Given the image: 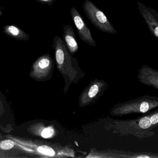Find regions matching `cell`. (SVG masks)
Wrapping results in <instances>:
<instances>
[{
	"instance_id": "cell-8",
	"label": "cell",
	"mask_w": 158,
	"mask_h": 158,
	"mask_svg": "<svg viewBox=\"0 0 158 158\" xmlns=\"http://www.w3.org/2000/svg\"><path fill=\"white\" fill-rule=\"evenodd\" d=\"M14 145V142L12 140L7 139L0 142V148L4 150H8L12 148Z\"/></svg>"
},
{
	"instance_id": "cell-4",
	"label": "cell",
	"mask_w": 158,
	"mask_h": 158,
	"mask_svg": "<svg viewBox=\"0 0 158 158\" xmlns=\"http://www.w3.org/2000/svg\"><path fill=\"white\" fill-rule=\"evenodd\" d=\"M64 42L69 51L73 54L78 49V44L76 39L73 27L69 25H65L64 27Z\"/></svg>"
},
{
	"instance_id": "cell-2",
	"label": "cell",
	"mask_w": 158,
	"mask_h": 158,
	"mask_svg": "<svg viewBox=\"0 0 158 158\" xmlns=\"http://www.w3.org/2000/svg\"><path fill=\"white\" fill-rule=\"evenodd\" d=\"M71 16L76 27L77 29L80 39L84 42L91 46H96V44L91 35L90 30L85 23L82 16L74 7L72 8L70 11Z\"/></svg>"
},
{
	"instance_id": "cell-11",
	"label": "cell",
	"mask_w": 158,
	"mask_h": 158,
	"mask_svg": "<svg viewBox=\"0 0 158 158\" xmlns=\"http://www.w3.org/2000/svg\"><path fill=\"white\" fill-rule=\"evenodd\" d=\"M98 91V87L97 85H94L90 88L89 92V96L90 98H92L95 97Z\"/></svg>"
},
{
	"instance_id": "cell-3",
	"label": "cell",
	"mask_w": 158,
	"mask_h": 158,
	"mask_svg": "<svg viewBox=\"0 0 158 158\" xmlns=\"http://www.w3.org/2000/svg\"><path fill=\"white\" fill-rule=\"evenodd\" d=\"M140 14L145 20L148 28L153 36L158 40V13L151 8L138 2Z\"/></svg>"
},
{
	"instance_id": "cell-7",
	"label": "cell",
	"mask_w": 158,
	"mask_h": 158,
	"mask_svg": "<svg viewBox=\"0 0 158 158\" xmlns=\"http://www.w3.org/2000/svg\"><path fill=\"white\" fill-rule=\"evenodd\" d=\"M38 151L40 153L48 156H53L55 155V152L51 147L46 145H42L38 148Z\"/></svg>"
},
{
	"instance_id": "cell-17",
	"label": "cell",
	"mask_w": 158,
	"mask_h": 158,
	"mask_svg": "<svg viewBox=\"0 0 158 158\" xmlns=\"http://www.w3.org/2000/svg\"><path fill=\"white\" fill-rule=\"evenodd\" d=\"M52 1H53V2H54L55 1V0H52Z\"/></svg>"
},
{
	"instance_id": "cell-6",
	"label": "cell",
	"mask_w": 158,
	"mask_h": 158,
	"mask_svg": "<svg viewBox=\"0 0 158 158\" xmlns=\"http://www.w3.org/2000/svg\"><path fill=\"white\" fill-rule=\"evenodd\" d=\"M52 60L48 54L40 57L34 64V71L43 72L47 70L51 64Z\"/></svg>"
},
{
	"instance_id": "cell-15",
	"label": "cell",
	"mask_w": 158,
	"mask_h": 158,
	"mask_svg": "<svg viewBox=\"0 0 158 158\" xmlns=\"http://www.w3.org/2000/svg\"><path fill=\"white\" fill-rule=\"evenodd\" d=\"M138 158H149V157L148 156H146V155H140V156H138Z\"/></svg>"
},
{
	"instance_id": "cell-9",
	"label": "cell",
	"mask_w": 158,
	"mask_h": 158,
	"mask_svg": "<svg viewBox=\"0 0 158 158\" xmlns=\"http://www.w3.org/2000/svg\"><path fill=\"white\" fill-rule=\"evenodd\" d=\"M150 119L149 117H145L142 118L139 122V126L141 128L147 129L151 125Z\"/></svg>"
},
{
	"instance_id": "cell-13",
	"label": "cell",
	"mask_w": 158,
	"mask_h": 158,
	"mask_svg": "<svg viewBox=\"0 0 158 158\" xmlns=\"http://www.w3.org/2000/svg\"><path fill=\"white\" fill-rule=\"evenodd\" d=\"M152 124H156L158 123V114H156L152 115L150 119Z\"/></svg>"
},
{
	"instance_id": "cell-10",
	"label": "cell",
	"mask_w": 158,
	"mask_h": 158,
	"mask_svg": "<svg viewBox=\"0 0 158 158\" xmlns=\"http://www.w3.org/2000/svg\"><path fill=\"white\" fill-rule=\"evenodd\" d=\"M54 134V130L52 127H48L45 128L41 133V136L45 138H48L52 136Z\"/></svg>"
},
{
	"instance_id": "cell-5",
	"label": "cell",
	"mask_w": 158,
	"mask_h": 158,
	"mask_svg": "<svg viewBox=\"0 0 158 158\" xmlns=\"http://www.w3.org/2000/svg\"><path fill=\"white\" fill-rule=\"evenodd\" d=\"M3 33L10 37L21 41L29 40V36L20 27L13 25H8L3 27Z\"/></svg>"
},
{
	"instance_id": "cell-14",
	"label": "cell",
	"mask_w": 158,
	"mask_h": 158,
	"mask_svg": "<svg viewBox=\"0 0 158 158\" xmlns=\"http://www.w3.org/2000/svg\"><path fill=\"white\" fill-rule=\"evenodd\" d=\"M36 1L43 4H47L48 5H52L53 3V1L52 0H36Z\"/></svg>"
},
{
	"instance_id": "cell-12",
	"label": "cell",
	"mask_w": 158,
	"mask_h": 158,
	"mask_svg": "<svg viewBox=\"0 0 158 158\" xmlns=\"http://www.w3.org/2000/svg\"><path fill=\"white\" fill-rule=\"evenodd\" d=\"M149 105L148 102H142L140 106V111L142 113H146L148 110Z\"/></svg>"
},
{
	"instance_id": "cell-16",
	"label": "cell",
	"mask_w": 158,
	"mask_h": 158,
	"mask_svg": "<svg viewBox=\"0 0 158 158\" xmlns=\"http://www.w3.org/2000/svg\"><path fill=\"white\" fill-rule=\"evenodd\" d=\"M2 10L1 9H0V16H2Z\"/></svg>"
},
{
	"instance_id": "cell-1",
	"label": "cell",
	"mask_w": 158,
	"mask_h": 158,
	"mask_svg": "<svg viewBox=\"0 0 158 158\" xmlns=\"http://www.w3.org/2000/svg\"><path fill=\"white\" fill-rule=\"evenodd\" d=\"M83 10L91 23L104 33L114 34L117 33L103 12L89 0H86L83 5Z\"/></svg>"
}]
</instances>
